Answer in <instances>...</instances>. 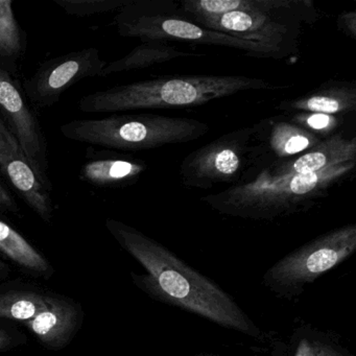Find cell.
<instances>
[{"instance_id": "cell-14", "label": "cell", "mask_w": 356, "mask_h": 356, "mask_svg": "<svg viewBox=\"0 0 356 356\" xmlns=\"http://www.w3.org/2000/svg\"><path fill=\"white\" fill-rule=\"evenodd\" d=\"M277 110L312 113H349L356 109V85L353 82L324 83L320 88L298 99L281 102Z\"/></svg>"}, {"instance_id": "cell-7", "label": "cell", "mask_w": 356, "mask_h": 356, "mask_svg": "<svg viewBox=\"0 0 356 356\" xmlns=\"http://www.w3.org/2000/svg\"><path fill=\"white\" fill-rule=\"evenodd\" d=\"M266 156L256 137L255 126L227 133L188 154L180 165L184 186L211 189L216 185L248 182L256 168H266Z\"/></svg>"}, {"instance_id": "cell-3", "label": "cell", "mask_w": 356, "mask_h": 356, "mask_svg": "<svg viewBox=\"0 0 356 356\" xmlns=\"http://www.w3.org/2000/svg\"><path fill=\"white\" fill-rule=\"evenodd\" d=\"M289 87L245 76H170L91 93L81 99L79 107L85 113L189 108L245 91L278 90Z\"/></svg>"}, {"instance_id": "cell-1", "label": "cell", "mask_w": 356, "mask_h": 356, "mask_svg": "<svg viewBox=\"0 0 356 356\" xmlns=\"http://www.w3.org/2000/svg\"><path fill=\"white\" fill-rule=\"evenodd\" d=\"M107 226L122 248L145 268L147 273L134 276V281L149 297L252 339H264L261 329L232 296L168 248L122 222L108 220Z\"/></svg>"}, {"instance_id": "cell-8", "label": "cell", "mask_w": 356, "mask_h": 356, "mask_svg": "<svg viewBox=\"0 0 356 356\" xmlns=\"http://www.w3.org/2000/svg\"><path fill=\"white\" fill-rule=\"evenodd\" d=\"M356 251V225L333 229L293 250L273 264L262 277L264 286L283 299H296L325 273Z\"/></svg>"}, {"instance_id": "cell-15", "label": "cell", "mask_w": 356, "mask_h": 356, "mask_svg": "<svg viewBox=\"0 0 356 356\" xmlns=\"http://www.w3.org/2000/svg\"><path fill=\"white\" fill-rule=\"evenodd\" d=\"M143 42L124 57L107 63L102 72L101 76H109L120 72L143 70V68L151 67L156 64L172 61L179 58L203 56V54L184 51L175 45L168 44V42H162V41L147 40Z\"/></svg>"}, {"instance_id": "cell-29", "label": "cell", "mask_w": 356, "mask_h": 356, "mask_svg": "<svg viewBox=\"0 0 356 356\" xmlns=\"http://www.w3.org/2000/svg\"><path fill=\"white\" fill-rule=\"evenodd\" d=\"M3 268H5V266H3V261H0V270L3 272Z\"/></svg>"}, {"instance_id": "cell-2", "label": "cell", "mask_w": 356, "mask_h": 356, "mask_svg": "<svg viewBox=\"0 0 356 356\" xmlns=\"http://www.w3.org/2000/svg\"><path fill=\"white\" fill-rule=\"evenodd\" d=\"M356 162L320 172L274 177L261 170L254 179L202 197L218 213L245 220H273L306 211L349 176Z\"/></svg>"}, {"instance_id": "cell-12", "label": "cell", "mask_w": 356, "mask_h": 356, "mask_svg": "<svg viewBox=\"0 0 356 356\" xmlns=\"http://www.w3.org/2000/svg\"><path fill=\"white\" fill-rule=\"evenodd\" d=\"M346 162H356V138H346L334 133L301 155L277 161L264 168L270 176L306 175L333 168Z\"/></svg>"}, {"instance_id": "cell-13", "label": "cell", "mask_w": 356, "mask_h": 356, "mask_svg": "<svg viewBox=\"0 0 356 356\" xmlns=\"http://www.w3.org/2000/svg\"><path fill=\"white\" fill-rule=\"evenodd\" d=\"M254 126L266 159H275L274 162L301 155L322 140L309 131L278 118L264 120Z\"/></svg>"}, {"instance_id": "cell-6", "label": "cell", "mask_w": 356, "mask_h": 356, "mask_svg": "<svg viewBox=\"0 0 356 356\" xmlns=\"http://www.w3.org/2000/svg\"><path fill=\"white\" fill-rule=\"evenodd\" d=\"M162 5L163 7L160 3L133 0L120 10L113 24L120 36L127 38L229 47L243 51L250 57L279 58L274 51L264 45L208 30L187 17L168 13L164 3Z\"/></svg>"}, {"instance_id": "cell-25", "label": "cell", "mask_w": 356, "mask_h": 356, "mask_svg": "<svg viewBox=\"0 0 356 356\" xmlns=\"http://www.w3.org/2000/svg\"><path fill=\"white\" fill-rule=\"evenodd\" d=\"M293 356H316L312 347V337H301L297 341Z\"/></svg>"}, {"instance_id": "cell-23", "label": "cell", "mask_w": 356, "mask_h": 356, "mask_svg": "<svg viewBox=\"0 0 356 356\" xmlns=\"http://www.w3.org/2000/svg\"><path fill=\"white\" fill-rule=\"evenodd\" d=\"M337 26L341 32L350 38L356 39V13L354 11L345 12L337 18Z\"/></svg>"}, {"instance_id": "cell-22", "label": "cell", "mask_w": 356, "mask_h": 356, "mask_svg": "<svg viewBox=\"0 0 356 356\" xmlns=\"http://www.w3.org/2000/svg\"><path fill=\"white\" fill-rule=\"evenodd\" d=\"M289 122L309 131L321 139L327 138L334 134V131L341 126L339 116L312 112H298L289 120Z\"/></svg>"}, {"instance_id": "cell-16", "label": "cell", "mask_w": 356, "mask_h": 356, "mask_svg": "<svg viewBox=\"0 0 356 356\" xmlns=\"http://www.w3.org/2000/svg\"><path fill=\"white\" fill-rule=\"evenodd\" d=\"M76 312L70 304L51 299L49 308L28 321L29 328L49 347H60L76 327Z\"/></svg>"}, {"instance_id": "cell-11", "label": "cell", "mask_w": 356, "mask_h": 356, "mask_svg": "<svg viewBox=\"0 0 356 356\" xmlns=\"http://www.w3.org/2000/svg\"><path fill=\"white\" fill-rule=\"evenodd\" d=\"M0 170L22 199L43 220L53 216L51 185L37 174L19 141L3 118H0Z\"/></svg>"}, {"instance_id": "cell-20", "label": "cell", "mask_w": 356, "mask_h": 356, "mask_svg": "<svg viewBox=\"0 0 356 356\" xmlns=\"http://www.w3.org/2000/svg\"><path fill=\"white\" fill-rule=\"evenodd\" d=\"M24 49L22 33L12 0H0V59L16 60Z\"/></svg>"}, {"instance_id": "cell-26", "label": "cell", "mask_w": 356, "mask_h": 356, "mask_svg": "<svg viewBox=\"0 0 356 356\" xmlns=\"http://www.w3.org/2000/svg\"><path fill=\"white\" fill-rule=\"evenodd\" d=\"M0 206L8 208V209L15 210L16 205L13 197L9 195L7 191L0 184Z\"/></svg>"}, {"instance_id": "cell-24", "label": "cell", "mask_w": 356, "mask_h": 356, "mask_svg": "<svg viewBox=\"0 0 356 356\" xmlns=\"http://www.w3.org/2000/svg\"><path fill=\"white\" fill-rule=\"evenodd\" d=\"M312 341L316 356H349L341 352L339 348L325 343L322 339L312 337Z\"/></svg>"}, {"instance_id": "cell-5", "label": "cell", "mask_w": 356, "mask_h": 356, "mask_svg": "<svg viewBox=\"0 0 356 356\" xmlns=\"http://www.w3.org/2000/svg\"><path fill=\"white\" fill-rule=\"evenodd\" d=\"M316 18L308 0H253L248 11L229 12L204 28L264 45L283 58L298 51L302 22Z\"/></svg>"}, {"instance_id": "cell-27", "label": "cell", "mask_w": 356, "mask_h": 356, "mask_svg": "<svg viewBox=\"0 0 356 356\" xmlns=\"http://www.w3.org/2000/svg\"><path fill=\"white\" fill-rule=\"evenodd\" d=\"M10 343V337H8L7 333L5 331L0 329V349L7 347Z\"/></svg>"}, {"instance_id": "cell-19", "label": "cell", "mask_w": 356, "mask_h": 356, "mask_svg": "<svg viewBox=\"0 0 356 356\" xmlns=\"http://www.w3.org/2000/svg\"><path fill=\"white\" fill-rule=\"evenodd\" d=\"M51 298L26 291H13L0 295V318L16 321L32 320L49 308Z\"/></svg>"}, {"instance_id": "cell-18", "label": "cell", "mask_w": 356, "mask_h": 356, "mask_svg": "<svg viewBox=\"0 0 356 356\" xmlns=\"http://www.w3.org/2000/svg\"><path fill=\"white\" fill-rule=\"evenodd\" d=\"M0 251L20 266L34 272L49 270L47 260L13 228L0 220Z\"/></svg>"}, {"instance_id": "cell-4", "label": "cell", "mask_w": 356, "mask_h": 356, "mask_svg": "<svg viewBox=\"0 0 356 356\" xmlns=\"http://www.w3.org/2000/svg\"><path fill=\"white\" fill-rule=\"evenodd\" d=\"M209 130V126L200 120L157 114L76 120L60 128L62 135L70 140L132 152L191 143L207 135Z\"/></svg>"}, {"instance_id": "cell-28", "label": "cell", "mask_w": 356, "mask_h": 356, "mask_svg": "<svg viewBox=\"0 0 356 356\" xmlns=\"http://www.w3.org/2000/svg\"><path fill=\"white\" fill-rule=\"evenodd\" d=\"M195 356H220V355H218V354H213V353H199V354H195Z\"/></svg>"}, {"instance_id": "cell-10", "label": "cell", "mask_w": 356, "mask_h": 356, "mask_svg": "<svg viewBox=\"0 0 356 356\" xmlns=\"http://www.w3.org/2000/svg\"><path fill=\"white\" fill-rule=\"evenodd\" d=\"M0 111L39 176L47 180V140L26 95L0 61Z\"/></svg>"}, {"instance_id": "cell-21", "label": "cell", "mask_w": 356, "mask_h": 356, "mask_svg": "<svg viewBox=\"0 0 356 356\" xmlns=\"http://www.w3.org/2000/svg\"><path fill=\"white\" fill-rule=\"evenodd\" d=\"M133 0H54L66 14L76 17H90L99 14L120 11Z\"/></svg>"}, {"instance_id": "cell-9", "label": "cell", "mask_w": 356, "mask_h": 356, "mask_svg": "<svg viewBox=\"0 0 356 356\" xmlns=\"http://www.w3.org/2000/svg\"><path fill=\"white\" fill-rule=\"evenodd\" d=\"M107 62L95 47L45 63L24 84V95L38 109L51 107L66 90L87 78L101 76Z\"/></svg>"}, {"instance_id": "cell-17", "label": "cell", "mask_w": 356, "mask_h": 356, "mask_svg": "<svg viewBox=\"0 0 356 356\" xmlns=\"http://www.w3.org/2000/svg\"><path fill=\"white\" fill-rule=\"evenodd\" d=\"M145 162L124 158L91 160L83 165L81 179L97 186H118L139 178L147 170Z\"/></svg>"}]
</instances>
